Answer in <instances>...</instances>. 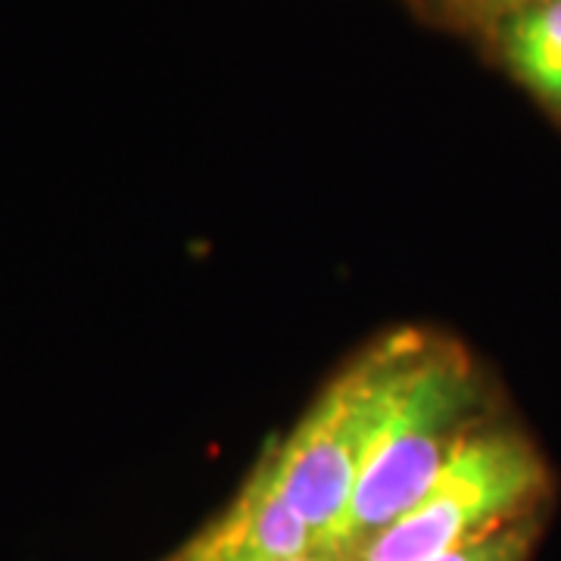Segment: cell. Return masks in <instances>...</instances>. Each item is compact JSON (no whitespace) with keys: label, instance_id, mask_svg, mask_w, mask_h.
<instances>
[{"label":"cell","instance_id":"cell-1","mask_svg":"<svg viewBox=\"0 0 561 561\" xmlns=\"http://www.w3.org/2000/svg\"><path fill=\"white\" fill-rule=\"evenodd\" d=\"M424 341L419 331H400L375 343L321 390L290 437L272 443L284 496L324 546L341 542L365 459Z\"/></svg>","mask_w":561,"mask_h":561},{"label":"cell","instance_id":"cell-2","mask_svg":"<svg viewBox=\"0 0 561 561\" xmlns=\"http://www.w3.org/2000/svg\"><path fill=\"white\" fill-rule=\"evenodd\" d=\"M478 402L481 381L471 356L453 343L427 337L365 459L337 542L343 552L353 556L421 500L471 431Z\"/></svg>","mask_w":561,"mask_h":561},{"label":"cell","instance_id":"cell-3","mask_svg":"<svg viewBox=\"0 0 561 561\" xmlns=\"http://www.w3.org/2000/svg\"><path fill=\"white\" fill-rule=\"evenodd\" d=\"M549 474L534 443L512 427H471L421 500L353 561H431L530 518Z\"/></svg>","mask_w":561,"mask_h":561},{"label":"cell","instance_id":"cell-4","mask_svg":"<svg viewBox=\"0 0 561 561\" xmlns=\"http://www.w3.org/2000/svg\"><path fill=\"white\" fill-rule=\"evenodd\" d=\"M324 546L278 483L272 449L241 493L184 549L191 561H287Z\"/></svg>","mask_w":561,"mask_h":561},{"label":"cell","instance_id":"cell-5","mask_svg":"<svg viewBox=\"0 0 561 561\" xmlns=\"http://www.w3.org/2000/svg\"><path fill=\"white\" fill-rule=\"evenodd\" d=\"M496 35L512 76L561 116V0H542L505 16Z\"/></svg>","mask_w":561,"mask_h":561},{"label":"cell","instance_id":"cell-6","mask_svg":"<svg viewBox=\"0 0 561 561\" xmlns=\"http://www.w3.org/2000/svg\"><path fill=\"white\" fill-rule=\"evenodd\" d=\"M534 537H537V524L524 518L431 561H527L534 549Z\"/></svg>","mask_w":561,"mask_h":561},{"label":"cell","instance_id":"cell-7","mask_svg":"<svg viewBox=\"0 0 561 561\" xmlns=\"http://www.w3.org/2000/svg\"><path fill=\"white\" fill-rule=\"evenodd\" d=\"M440 13L456 25H474V28H496L505 16L518 13L524 7H534L542 0H434Z\"/></svg>","mask_w":561,"mask_h":561},{"label":"cell","instance_id":"cell-8","mask_svg":"<svg viewBox=\"0 0 561 561\" xmlns=\"http://www.w3.org/2000/svg\"><path fill=\"white\" fill-rule=\"evenodd\" d=\"M287 561H353L350 552H343L337 546H316L312 552H306V556H297V559H287Z\"/></svg>","mask_w":561,"mask_h":561},{"label":"cell","instance_id":"cell-9","mask_svg":"<svg viewBox=\"0 0 561 561\" xmlns=\"http://www.w3.org/2000/svg\"><path fill=\"white\" fill-rule=\"evenodd\" d=\"M169 561H191V559H187V556H184V552H179V556H175V559H169Z\"/></svg>","mask_w":561,"mask_h":561}]
</instances>
